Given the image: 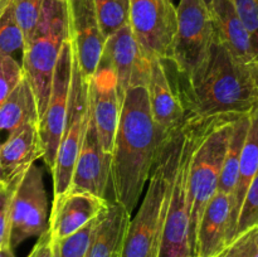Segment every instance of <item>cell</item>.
<instances>
[{
  "mask_svg": "<svg viewBox=\"0 0 258 257\" xmlns=\"http://www.w3.org/2000/svg\"><path fill=\"white\" fill-rule=\"evenodd\" d=\"M171 138L154 121L146 86L128 88L111 154L110 183L115 202L131 216Z\"/></svg>",
  "mask_w": 258,
  "mask_h": 257,
  "instance_id": "obj_1",
  "label": "cell"
},
{
  "mask_svg": "<svg viewBox=\"0 0 258 257\" xmlns=\"http://www.w3.org/2000/svg\"><path fill=\"white\" fill-rule=\"evenodd\" d=\"M176 81L188 118L241 117L258 106V63L237 58L217 37L198 70L186 78L176 73Z\"/></svg>",
  "mask_w": 258,
  "mask_h": 257,
  "instance_id": "obj_2",
  "label": "cell"
},
{
  "mask_svg": "<svg viewBox=\"0 0 258 257\" xmlns=\"http://www.w3.org/2000/svg\"><path fill=\"white\" fill-rule=\"evenodd\" d=\"M181 143L183 127L169 140L154 166L138 213L128 223L121 257H158Z\"/></svg>",
  "mask_w": 258,
  "mask_h": 257,
  "instance_id": "obj_3",
  "label": "cell"
},
{
  "mask_svg": "<svg viewBox=\"0 0 258 257\" xmlns=\"http://www.w3.org/2000/svg\"><path fill=\"white\" fill-rule=\"evenodd\" d=\"M242 117V116H241ZM236 116L199 118L189 165V216L190 237L196 249L199 219L212 197L218 191L222 166Z\"/></svg>",
  "mask_w": 258,
  "mask_h": 257,
  "instance_id": "obj_4",
  "label": "cell"
},
{
  "mask_svg": "<svg viewBox=\"0 0 258 257\" xmlns=\"http://www.w3.org/2000/svg\"><path fill=\"white\" fill-rule=\"evenodd\" d=\"M68 38L64 0H45L37 29L22 50V67L34 92L39 118L47 106L60 49Z\"/></svg>",
  "mask_w": 258,
  "mask_h": 257,
  "instance_id": "obj_5",
  "label": "cell"
},
{
  "mask_svg": "<svg viewBox=\"0 0 258 257\" xmlns=\"http://www.w3.org/2000/svg\"><path fill=\"white\" fill-rule=\"evenodd\" d=\"M197 122L198 117H189L183 126V143L174 174L158 257H196L190 237L188 179Z\"/></svg>",
  "mask_w": 258,
  "mask_h": 257,
  "instance_id": "obj_6",
  "label": "cell"
},
{
  "mask_svg": "<svg viewBox=\"0 0 258 257\" xmlns=\"http://www.w3.org/2000/svg\"><path fill=\"white\" fill-rule=\"evenodd\" d=\"M90 116V81L83 77L81 73L73 48L72 81H71L67 118H66L62 139L58 146L54 168L52 170L53 198L60 197L70 188L73 168L80 154Z\"/></svg>",
  "mask_w": 258,
  "mask_h": 257,
  "instance_id": "obj_7",
  "label": "cell"
},
{
  "mask_svg": "<svg viewBox=\"0 0 258 257\" xmlns=\"http://www.w3.org/2000/svg\"><path fill=\"white\" fill-rule=\"evenodd\" d=\"M178 27L169 60L180 77L193 75L207 59L216 40L211 8L204 0H180L176 5Z\"/></svg>",
  "mask_w": 258,
  "mask_h": 257,
  "instance_id": "obj_8",
  "label": "cell"
},
{
  "mask_svg": "<svg viewBox=\"0 0 258 257\" xmlns=\"http://www.w3.org/2000/svg\"><path fill=\"white\" fill-rule=\"evenodd\" d=\"M49 228L48 198L39 166H30L13 185L9 203V248L32 237L39 238Z\"/></svg>",
  "mask_w": 258,
  "mask_h": 257,
  "instance_id": "obj_9",
  "label": "cell"
},
{
  "mask_svg": "<svg viewBox=\"0 0 258 257\" xmlns=\"http://www.w3.org/2000/svg\"><path fill=\"white\" fill-rule=\"evenodd\" d=\"M128 25L148 59H169L178 27L173 0H130Z\"/></svg>",
  "mask_w": 258,
  "mask_h": 257,
  "instance_id": "obj_10",
  "label": "cell"
},
{
  "mask_svg": "<svg viewBox=\"0 0 258 257\" xmlns=\"http://www.w3.org/2000/svg\"><path fill=\"white\" fill-rule=\"evenodd\" d=\"M72 40L68 38L60 49L50 83L47 106L42 117L39 118V134L44 150L43 160L50 171L54 168L58 146L67 118L72 81Z\"/></svg>",
  "mask_w": 258,
  "mask_h": 257,
  "instance_id": "obj_11",
  "label": "cell"
},
{
  "mask_svg": "<svg viewBox=\"0 0 258 257\" xmlns=\"http://www.w3.org/2000/svg\"><path fill=\"white\" fill-rule=\"evenodd\" d=\"M108 68L117 81L121 101L133 86H146L150 73V59L144 55L130 25H125L105 39L97 68Z\"/></svg>",
  "mask_w": 258,
  "mask_h": 257,
  "instance_id": "obj_12",
  "label": "cell"
},
{
  "mask_svg": "<svg viewBox=\"0 0 258 257\" xmlns=\"http://www.w3.org/2000/svg\"><path fill=\"white\" fill-rule=\"evenodd\" d=\"M146 92L154 121L169 136L178 134L188 117L179 93L175 70L170 60L150 59Z\"/></svg>",
  "mask_w": 258,
  "mask_h": 257,
  "instance_id": "obj_13",
  "label": "cell"
},
{
  "mask_svg": "<svg viewBox=\"0 0 258 257\" xmlns=\"http://www.w3.org/2000/svg\"><path fill=\"white\" fill-rule=\"evenodd\" d=\"M68 30L83 77L90 80L97 71L105 38L101 33L93 0H64Z\"/></svg>",
  "mask_w": 258,
  "mask_h": 257,
  "instance_id": "obj_14",
  "label": "cell"
},
{
  "mask_svg": "<svg viewBox=\"0 0 258 257\" xmlns=\"http://www.w3.org/2000/svg\"><path fill=\"white\" fill-rule=\"evenodd\" d=\"M110 171L111 155L103 149L95 122L90 116L67 191H85L100 198H106V191L110 184Z\"/></svg>",
  "mask_w": 258,
  "mask_h": 257,
  "instance_id": "obj_15",
  "label": "cell"
},
{
  "mask_svg": "<svg viewBox=\"0 0 258 257\" xmlns=\"http://www.w3.org/2000/svg\"><path fill=\"white\" fill-rule=\"evenodd\" d=\"M91 117L106 153L111 155L120 121L122 101L118 96L117 81L108 68H97L90 78Z\"/></svg>",
  "mask_w": 258,
  "mask_h": 257,
  "instance_id": "obj_16",
  "label": "cell"
},
{
  "mask_svg": "<svg viewBox=\"0 0 258 257\" xmlns=\"http://www.w3.org/2000/svg\"><path fill=\"white\" fill-rule=\"evenodd\" d=\"M110 202L85 191H66L53 198L48 232L58 241L70 237L96 218Z\"/></svg>",
  "mask_w": 258,
  "mask_h": 257,
  "instance_id": "obj_17",
  "label": "cell"
},
{
  "mask_svg": "<svg viewBox=\"0 0 258 257\" xmlns=\"http://www.w3.org/2000/svg\"><path fill=\"white\" fill-rule=\"evenodd\" d=\"M43 155L39 123L23 125L0 144V183L14 185L38 159H43Z\"/></svg>",
  "mask_w": 258,
  "mask_h": 257,
  "instance_id": "obj_18",
  "label": "cell"
},
{
  "mask_svg": "<svg viewBox=\"0 0 258 257\" xmlns=\"http://www.w3.org/2000/svg\"><path fill=\"white\" fill-rule=\"evenodd\" d=\"M232 197L217 191L202 213L196 237V257H219L233 242Z\"/></svg>",
  "mask_w": 258,
  "mask_h": 257,
  "instance_id": "obj_19",
  "label": "cell"
},
{
  "mask_svg": "<svg viewBox=\"0 0 258 257\" xmlns=\"http://www.w3.org/2000/svg\"><path fill=\"white\" fill-rule=\"evenodd\" d=\"M209 8L216 27L217 39L241 60L258 63L254 43L234 7L233 0H212Z\"/></svg>",
  "mask_w": 258,
  "mask_h": 257,
  "instance_id": "obj_20",
  "label": "cell"
},
{
  "mask_svg": "<svg viewBox=\"0 0 258 257\" xmlns=\"http://www.w3.org/2000/svg\"><path fill=\"white\" fill-rule=\"evenodd\" d=\"M131 214L116 202L98 214L85 257H121Z\"/></svg>",
  "mask_w": 258,
  "mask_h": 257,
  "instance_id": "obj_21",
  "label": "cell"
},
{
  "mask_svg": "<svg viewBox=\"0 0 258 257\" xmlns=\"http://www.w3.org/2000/svg\"><path fill=\"white\" fill-rule=\"evenodd\" d=\"M258 171V106L249 113L248 131L241 153L239 160L238 178H237L236 189L232 196V211H231V229L233 241L236 238L237 224H238L239 213L242 204L246 197L248 186L253 180Z\"/></svg>",
  "mask_w": 258,
  "mask_h": 257,
  "instance_id": "obj_22",
  "label": "cell"
},
{
  "mask_svg": "<svg viewBox=\"0 0 258 257\" xmlns=\"http://www.w3.org/2000/svg\"><path fill=\"white\" fill-rule=\"evenodd\" d=\"M30 122L39 123V113L33 88L24 76L0 103V134H5L7 139L15 130Z\"/></svg>",
  "mask_w": 258,
  "mask_h": 257,
  "instance_id": "obj_23",
  "label": "cell"
},
{
  "mask_svg": "<svg viewBox=\"0 0 258 257\" xmlns=\"http://www.w3.org/2000/svg\"><path fill=\"white\" fill-rule=\"evenodd\" d=\"M248 123L249 115L238 117L233 122L226 156H224L223 166H222L218 191L226 193L231 197L233 196L234 189H236L239 160H241L242 148H243L247 131H248Z\"/></svg>",
  "mask_w": 258,
  "mask_h": 257,
  "instance_id": "obj_24",
  "label": "cell"
},
{
  "mask_svg": "<svg viewBox=\"0 0 258 257\" xmlns=\"http://www.w3.org/2000/svg\"><path fill=\"white\" fill-rule=\"evenodd\" d=\"M103 38L128 24L130 0H93Z\"/></svg>",
  "mask_w": 258,
  "mask_h": 257,
  "instance_id": "obj_25",
  "label": "cell"
},
{
  "mask_svg": "<svg viewBox=\"0 0 258 257\" xmlns=\"http://www.w3.org/2000/svg\"><path fill=\"white\" fill-rule=\"evenodd\" d=\"M24 37L13 9V0H0V54L23 50Z\"/></svg>",
  "mask_w": 258,
  "mask_h": 257,
  "instance_id": "obj_26",
  "label": "cell"
},
{
  "mask_svg": "<svg viewBox=\"0 0 258 257\" xmlns=\"http://www.w3.org/2000/svg\"><path fill=\"white\" fill-rule=\"evenodd\" d=\"M97 217L72 236L58 241L52 239V257H85Z\"/></svg>",
  "mask_w": 258,
  "mask_h": 257,
  "instance_id": "obj_27",
  "label": "cell"
},
{
  "mask_svg": "<svg viewBox=\"0 0 258 257\" xmlns=\"http://www.w3.org/2000/svg\"><path fill=\"white\" fill-rule=\"evenodd\" d=\"M45 0H13L15 19L22 29L24 44L32 38L40 20Z\"/></svg>",
  "mask_w": 258,
  "mask_h": 257,
  "instance_id": "obj_28",
  "label": "cell"
},
{
  "mask_svg": "<svg viewBox=\"0 0 258 257\" xmlns=\"http://www.w3.org/2000/svg\"><path fill=\"white\" fill-rule=\"evenodd\" d=\"M258 226V171L251 181L242 204L236 237L247 229Z\"/></svg>",
  "mask_w": 258,
  "mask_h": 257,
  "instance_id": "obj_29",
  "label": "cell"
},
{
  "mask_svg": "<svg viewBox=\"0 0 258 257\" xmlns=\"http://www.w3.org/2000/svg\"><path fill=\"white\" fill-rule=\"evenodd\" d=\"M23 77L24 71L22 63L13 55L0 54V103L9 96Z\"/></svg>",
  "mask_w": 258,
  "mask_h": 257,
  "instance_id": "obj_30",
  "label": "cell"
},
{
  "mask_svg": "<svg viewBox=\"0 0 258 257\" xmlns=\"http://www.w3.org/2000/svg\"><path fill=\"white\" fill-rule=\"evenodd\" d=\"M219 257H258V226L237 236Z\"/></svg>",
  "mask_w": 258,
  "mask_h": 257,
  "instance_id": "obj_31",
  "label": "cell"
},
{
  "mask_svg": "<svg viewBox=\"0 0 258 257\" xmlns=\"http://www.w3.org/2000/svg\"><path fill=\"white\" fill-rule=\"evenodd\" d=\"M233 3L258 53V0H233Z\"/></svg>",
  "mask_w": 258,
  "mask_h": 257,
  "instance_id": "obj_32",
  "label": "cell"
},
{
  "mask_svg": "<svg viewBox=\"0 0 258 257\" xmlns=\"http://www.w3.org/2000/svg\"><path fill=\"white\" fill-rule=\"evenodd\" d=\"M12 186L0 183V249L9 248V203Z\"/></svg>",
  "mask_w": 258,
  "mask_h": 257,
  "instance_id": "obj_33",
  "label": "cell"
},
{
  "mask_svg": "<svg viewBox=\"0 0 258 257\" xmlns=\"http://www.w3.org/2000/svg\"><path fill=\"white\" fill-rule=\"evenodd\" d=\"M28 257H52V238L49 232L47 231L38 238V242Z\"/></svg>",
  "mask_w": 258,
  "mask_h": 257,
  "instance_id": "obj_34",
  "label": "cell"
},
{
  "mask_svg": "<svg viewBox=\"0 0 258 257\" xmlns=\"http://www.w3.org/2000/svg\"><path fill=\"white\" fill-rule=\"evenodd\" d=\"M204 3H206V4L208 5V7H211V3H212V0H204Z\"/></svg>",
  "mask_w": 258,
  "mask_h": 257,
  "instance_id": "obj_35",
  "label": "cell"
}]
</instances>
